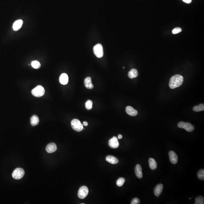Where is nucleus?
<instances>
[{
    "label": "nucleus",
    "instance_id": "obj_1",
    "mask_svg": "<svg viewBox=\"0 0 204 204\" xmlns=\"http://www.w3.org/2000/svg\"><path fill=\"white\" fill-rule=\"evenodd\" d=\"M184 78L180 75H176L170 78L169 82V86L171 89H174L180 87L183 84Z\"/></svg>",
    "mask_w": 204,
    "mask_h": 204
},
{
    "label": "nucleus",
    "instance_id": "obj_2",
    "mask_svg": "<svg viewBox=\"0 0 204 204\" xmlns=\"http://www.w3.org/2000/svg\"><path fill=\"white\" fill-rule=\"evenodd\" d=\"M32 93L35 97H41L45 94V89L41 85H38L32 90Z\"/></svg>",
    "mask_w": 204,
    "mask_h": 204
},
{
    "label": "nucleus",
    "instance_id": "obj_3",
    "mask_svg": "<svg viewBox=\"0 0 204 204\" xmlns=\"http://www.w3.org/2000/svg\"><path fill=\"white\" fill-rule=\"evenodd\" d=\"M71 126L73 130L77 132H81L84 128L82 124H81L80 121L78 119H73L72 121Z\"/></svg>",
    "mask_w": 204,
    "mask_h": 204
},
{
    "label": "nucleus",
    "instance_id": "obj_4",
    "mask_svg": "<svg viewBox=\"0 0 204 204\" xmlns=\"http://www.w3.org/2000/svg\"><path fill=\"white\" fill-rule=\"evenodd\" d=\"M93 52L96 56L98 58H101L103 56V46L100 43H98L93 47Z\"/></svg>",
    "mask_w": 204,
    "mask_h": 204
},
{
    "label": "nucleus",
    "instance_id": "obj_5",
    "mask_svg": "<svg viewBox=\"0 0 204 204\" xmlns=\"http://www.w3.org/2000/svg\"><path fill=\"white\" fill-rule=\"evenodd\" d=\"M25 174V171L22 168H17L15 169L13 173L12 177L14 179L19 180L24 177Z\"/></svg>",
    "mask_w": 204,
    "mask_h": 204
},
{
    "label": "nucleus",
    "instance_id": "obj_6",
    "mask_svg": "<svg viewBox=\"0 0 204 204\" xmlns=\"http://www.w3.org/2000/svg\"><path fill=\"white\" fill-rule=\"evenodd\" d=\"M178 127L184 128L188 132H191L194 130V127L189 122H180L178 124Z\"/></svg>",
    "mask_w": 204,
    "mask_h": 204
},
{
    "label": "nucleus",
    "instance_id": "obj_7",
    "mask_svg": "<svg viewBox=\"0 0 204 204\" xmlns=\"http://www.w3.org/2000/svg\"><path fill=\"white\" fill-rule=\"evenodd\" d=\"M88 189L86 186H82L80 188L78 193V196L80 199H83L85 198L88 194Z\"/></svg>",
    "mask_w": 204,
    "mask_h": 204
},
{
    "label": "nucleus",
    "instance_id": "obj_8",
    "mask_svg": "<svg viewBox=\"0 0 204 204\" xmlns=\"http://www.w3.org/2000/svg\"><path fill=\"white\" fill-rule=\"evenodd\" d=\"M109 146L113 149L117 148L119 146V143L117 137L114 136L112 138L110 139L109 142Z\"/></svg>",
    "mask_w": 204,
    "mask_h": 204
},
{
    "label": "nucleus",
    "instance_id": "obj_9",
    "mask_svg": "<svg viewBox=\"0 0 204 204\" xmlns=\"http://www.w3.org/2000/svg\"><path fill=\"white\" fill-rule=\"evenodd\" d=\"M57 150V146L54 143H51L48 144L46 147V150L48 153L54 152Z\"/></svg>",
    "mask_w": 204,
    "mask_h": 204
},
{
    "label": "nucleus",
    "instance_id": "obj_10",
    "mask_svg": "<svg viewBox=\"0 0 204 204\" xmlns=\"http://www.w3.org/2000/svg\"><path fill=\"white\" fill-rule=\"evenodd\" d=\"M170 160L171 163L173 164H176L178 161L177 155L174 152L170 151L169 152Z\"/></svg>",
    "mask_w": 204,
    "mask_h": 204
},
{
    "label": "nucleus",
    "instance_id": "obj_11",
    "mask_svg": "<svg viewBox=\"0 0 204 204\" xmlns=\"http://www.w3.org/2000/svg\"><path fill=\"white\" fill-rule=\"evenodd\" d=\"M125 111L126 113L130 116H135L138 114L137 110L130 106H128L126 107Z\"/></svg>",
    "mask_w": 204,
    "mask_h": 204
},
{
    "label": "nucleus",
    "instance_id": "obj_12",
    "mask_svg": "<svg viewBox=\"0 0 204 204\" xmlns=\"http://www.w3.org/2000/svg\"><path fill=\"white\" fill-rule=\"evenodd\" d=\"M163 189V186L162 184H159L157 185L154 190V192L155 196L159 197V196H160L162 194Z\"/></svg>",
    "mask_w": 204,
    "mask_h": 204
},
{
    "label": "nucleus",
    "instance_id": "obj_13",
    "mask_svg": "<svg viewBox=\"0 0 204 204\" xmlns=\"http://www.w3.org/2000/svg\"><path fill=\"white\" fill-rule=\"evenodd\" d=\"M69 81V77L66 73H62L59 77V82L62 85H66Z\"/></svg>",
    "mask_w": 204,
    "mask_h": 204
},
{
    "label": "nucleus",
    "instance_id": "obj_14",
    "mask_svg": "<svg viewBox=\"0 0 204 204\" xmlns=\"http://www.w3.org/2000/svg\"><path fill=\"white\" fill-rule=\"evenodd\" d=\"M135 172L136 177L138 178L143 177V172L141 166L140 164L136 165L135 168Z\"/></svg>",
    "mask_w": 204,
    "mask_h": 204
},
{
    "label": "nucleus",
    "instance_id": "obj_15",
    "mask_svg": "<svg viewBox=\"0 0 204 204\" xmlns=\"http://www.w3.org/2000/svg\"><path fill=\"white\" fill-rule=\"evenodd\" d=\"M23 22L22 20H18L16 21L13 25V29L14 31H17L20 29L23 24Z\"/></svg>",
    "mask_w": 204,
    "mask_h": 204
},
{
    "label": "nucleus",
    "instance_id": "obj_16",
    "mask_svg": "<svg viewBox=\"0 0 204 204\" xmlns=\"http://www.w3.org/2000/svg\"><path fill=\"white\" fill-rule=\"evenodd\" d=\"M84 84L85 87L88 89H92L94 87L91 82V78L89 77H88L85 79Z\"/></svg>",
    "mask_w": 204,
    "mask_h": 204
},
{
    "label": "nucleus",
    "instance_id": "obj_17",
    "mask_svg": "<svg viewBox=\"0 0 204 204\" xmlns=\"http://www.w3.org/2000/svg\"><path fill=\"white\" fill-rule=\"evenodd\" d=\"M106 160L108 162L112 164H116L118 163L119 161L117 158L112 155H109L106 157Z\"/></svg>",
    "mask_w": 204,
    "mask_h": 204
},
{
    "label": "nucleus",
    "instance_id": "obj_18",
    "mask_svg": "<svg viewBox=\"0 0 204 204\" xmlns=\"http://www.w3.org/2000/svg\"><path fill=\"white\" fill-rule=\"evenodd\" d=\"M138 75V70L135 69H132L129 71L128 74V77L130 79L135 78L137 77Z\"/></svg>",
    "mask_w": 204,
    "mask_h": 204
},
{
    "label": "nucleus",
    "instance_id": "obj_19",
    "mask_svg": "<svg viewBox=\"0 0 204 204\" xmlns=\"http://www.w3.org/2000/svg\"><path fill=\"white\" fill-rule=\"evenodd\" d=\"M40 122L39 118L37 115H34L31 117L30 123L32 126H35L38 125Z\"/></svg>",
    "mask_w": 204,
    "mask_h": 204
},
{
    "label": "nucleus",
    "instance_id": "obj_20",
    "mask_svg": "<svg viewBox=\"0 0 204 204\" xmlns=\"http://www.w3.org/2000/svg\"><path fill=\"white\" fill-rule=\"evenodd\" d=\"M149 167L151 169L154 170L157 167V164L155 160L153 158H150L149 160Z\"/></svg>",
    "mask_w": 204,
    "mask_h": 204
},
{
    "label": "nucleus",
    "instance_id": "obj_21",
    "mask_svg": "<svg viewBox=\"0 0 204 204\" xmlns=\"http://www.w3.org/2000/svg\"><path fill=\"white\" fill-rule=\"evenodd\" d=\"M193 110L196 112H199L200 111H204V104H201L199 106H195L193 108Z\"/></svg>",
    "mask_w": 204,
    "mask_h": 204
},
{
    "label": "nucleus",
    "instance_id": "obj_22",
    "mask_svg": "<svg viewBox=\"0 0 204 204\" xmlns=\"http://www.w3.org/2000/svg\"><path fill=\"white\" fill-rule=\"evenodd\" d=\"M32 67L34 69H38L41 67L40 63L38 61H33L31 63Z\"/></svg>",
    "mask_w": 204,
    "mask_h": 204
},
{
    "label": "nucleus",
    "instance_id": "obj_23",
    "mask_svg": "<svg viewBox=\"0 0 204 204\" xmlns=\"http://www.w3.org/2000/svg\"><path fill=\"white\" fill-rule=\"evenodd\" d=\"M204 203V197L202 196H199L196 199L195 204H203Z\"/></svg>",
    "mask_w": 204,
    "mask_h": 204
},
{
    "label": "nucleus",
    "instance_id": "obj_24",
    "mask_svg": "<svg viewBox=\"0 0 204 204\" xmlns=\"http://www.w3.org/2000/svg\"><path fill=\"white\" fill-rule=\"evenodd\" d=\"M197 176H198L199 179L202 180H204V170L203 169H202L199 170V172L197 173Z\"/></svg>",
    "mask_w": 204,
    "mask_h": 204
},
{
    "label": "nucleus",
    "instance_id": "obj_25",
    "mask_svg": "<svg viewBox=\"0 0 204 204\" xmlns=\"http://www.w3.org/2000/svg\"><path fill=\"white\" fill-rule=\"evenodd\" d=\"M85 106L86 109L87 110H90L91 109L92 106H93V102L91 100H88L85 103Z\"/></svg>",
    "mask_w": 204,
    "mask_h": 204
},
{
    "label": "nucleus",
    "instance_id": "obj_26",
    "mask_svg": "<svg viewBox=\"0 0 204 204\" xmlns=\"http://www.w3.org/2000/svg\"><path fill=\"white\" fill-rule=\"evenodd\" d=\"M125 180L123 178H120L117 180V184L119 187H121L124 184Z\"/></svg>",
    "mask_w": 204,
    "mask_h": 204
},
{
    "label": "nucleus",
    "instance_id": "obj_27",
    "mask_svg": "<svg viewBox=\"0 0 204 204\" xmlns=\"http://www.w3.org/2000/svg\"><path fill=\"white\" fill-rule=\"evenodd\" d=\"M181 31H182V29L181 28L177 27L173 29V30L172 31V33L173 34H176L181 32Z\"/></svg>",
    "mask_w": 204,
    "mask_h": 204
},
{
    "label": "nucleus",
    "instance_id": "obj_28",
    "mask_svg": "<svg viewBox=\"0 0 204 204\" xmlns=\"http://www.w3.org/2000/svg\"><path fill=\"white\" fill-rule=\"evenodd\" d=\"M140 203V200L137 198H134L131 202V204H138Z\"/></svg>",
    "mask_w": 204,
    "mask_h": 204
},
{
    "label": "nucleus",
    "instance_id": "obj_29",
    "mask_svg": "<svg viewBox=\"0 0 204 204\" xmlns=\"http://www.w3.org/2000/svg\"><path fill=\"white\" fill-rule=\"evenodd\" d=\"M184 2L187 3H191L192 2V0H182Z\"/></svg>",
    "mask_w": 204,
    "mask_h": 204
},
{
    "label": "nucleus",
    "instance_id": "obj_30",
    "mask_svg": "<svg viewBox=\"0 0 204 204\" xmlns=\"http://www.w3.org/2000/svg\"><path fill=\"white\" fill-rule=\"evenodd\" d=\"M88 122H83V125H84V126H87V125H88Z\"/></svg>",
    "mask_w": 204,
    "mask_h": 204
},
{
    "label": "nucleus",
    "instance_id": "obj_31",
    "mask_svg": "<svg viewBox=\"0 0 204 204\" xmlns=\"http://www.w3.org/2000/svg\"><path fill=\"white\" fill-rule=\"evenodd\" d=\"M118 139H122V135L120 134V135H118Z\"/></svg>",
    "mask_w": 204,
    "mask_h": 204
},
{
    "label": "nucleus",
    "instance_id": "obj_32",
    "mask_svg": "<svg viewBox=\"0 0 204 204\" xmlns=\"http://www.w3.org/2000/svg\"><path fill=\"white\" fill-rule=\"evenodd\" d=\"M123 69H125V67H123Z\"/></svg>",
    "mask_w": 204,
    "mask_h": 204
}]
</instances>
